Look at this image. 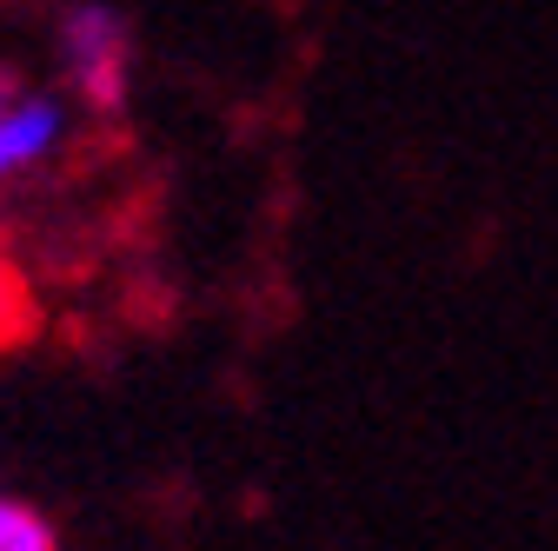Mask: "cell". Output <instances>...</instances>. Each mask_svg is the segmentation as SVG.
Here are the masks:
<instances>
[{
    "label": "cell",
    "mask_w": 558,
    "mask_h": 551,
    "mask_svg": "<svg viewBox=\"0 0 558 551\" xmlns=\"http://www.w3.org/2000/svg\"><path fill=\"white\" fill-rule=\"evenodd\" d=\"M0 551H60V531L21 505V499H0Z\"/></svg>",
    "instance_id": "4"
},
{
    "label": "cell",
    "mask_w": 558,
    "mask_h": 551,
    "mask_svg": "<svg viewBox=\"0 0 558 551\" xmlns=\"http://www.w3.org/2000/svg\"><path fill=\"white\" fill-rule=\"evenodd\" d=\"M60 133V107L53 100H8L0 94V173H14L27 160H40Z\"/></svg>",
    "instance_id": "2"
},
{
    "label": "cell",
    "mask_w": 558,
    "mask_h": 551,
    "mask_svg": "<svg viewBox=\"0 0 558 551\" xmlns=\"http://www.w3.org/2000/svg\"><path fill=\"white\" fill-rule=\"evenodd\" d=\"M66 53H74L81 81L100 107L120 100V74H126V40H120V21L107 8H81L74 21H66Z\"/></svg>",
    "instance_id": "1"
},
{
    "label": "cell",
    "mask_w": 558,
    "mask_h": 551,
    "mask_svg": "<svg viewBox=\"0 0 558 551\" xmlns=\"http://www.w3.org/2000/svg\"><path fill=\"white\" fill-rule=\"evenodd\" d=\"M40 332V299H34V280L21 272V259L0 246V359L21 353L27 339Z\"/></svg>",
    "instance_id": "3"
}]
</instances>
